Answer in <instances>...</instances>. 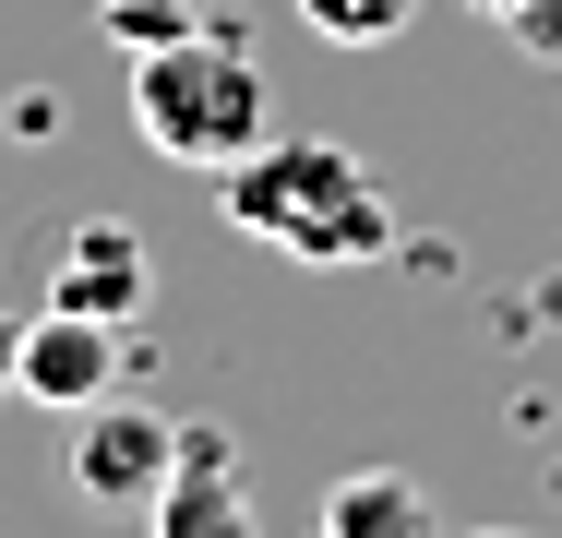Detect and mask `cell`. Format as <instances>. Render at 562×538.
I'll return each instance as SVG.
<instances>
[{"mask_svg": "<svg viewBox=\"0 0 562 538\" xmlns=\"http://www.w3.org/2000/svg\"><path fill=\"white\" fill-rule=\"evenodd\" d=\"M216 204L239 239H263L288 264H371V251H395L383 180L347 144H324V132H263L239 168H216Z\"/></svg>", "mask_w": 562, "mask_h": 538, "instance_id": "6da1fadb", "label": "cell"}, {"mask_svg": "<svg viewBox=\"0 0 562 538\" xmlns=\"http://www.w3.org/2000/svg\"><path fill=\"white\" fill-rule=\"evenodd\" d=\"M132 132L168 168H204L216 180V168H239L276 132V85H263V60L227 24H192V36H168V48L132 60Z\"/></svg>", "mask_w": 562, "mask_h": 538, "instance_id": "7a4b0ae2", "label": "cell"}, {"mask_svg": "<svg viewBox=\"0 0 562 538\" xmlns=\"http://www.w3.org/2000/svg\"><path fill=\"white\" fill-rule=\"evenodd\" d=\"M168 467H180V419L168 407H72L60 419V491L85 503V515H144L156 491H168Z\"/></svg>", "mask_w": 562, "mask_h": 538, "instance_id": "3957f363", "label": "cell"}, {"mask_svg": "<svg viewBox=\"0 0 562 538\" xmlns=\"http://www.w3.org/2000/svg\"><path fill=\"white\" fill-rule=\"evenodd\" d=\"M144 538H263L251 491H239V442H227V430L180 419V467H168V491L144 503Z\"/></svg>", "mask_w": 562, "mask_h": 538, "instance_id": "277c9868", "label": "cell"}, {"mask_svg": "<svg viewBox=\"0 0 562 538\" xmlns=\"http://www.w3.org/2000/svg\"><path fill=\"white\" fill-rule=\"evenodd\" d=\"M97 395H120V323L97 312H24V407H97Z\"/></svg>", "mask_w": 562, "mask_h": 538, "instance_id": "5b68a950", "label": "cell"}, {"mask_svg": "<svg viewBox=\"0 0 562 538\" xmlns=\"http://www.w3.org/2000/svg\"><path fill=\"white\" fill-rule=\"evenodd\" d=\"M48 300H60V312H97V323H132L156 300V251H144L120 215H85V227L60 239V264H48Z\"/></svg>", "mask_w": 562, "mask_h": 538, "instance_id": "8992f818", "label": "cell"}, {"mask_svg": "<svg viewBox=\"0 0 562 538\" xmlns=\"http://www.w3.org/2000/svg\"><path fill=\"white\" fill-rule=\"evenodd\" d=\"M324 538H431V491L407 467H347L324 491Z\"/></svg>", "mask_w": 562, "mask_h": 538, "instance_id": "52a82bcc", "label": "cell"}, {"mask_svg": "<svg viewBox=\"0 0 562 538\" xmlns=\"http://www.w3.org/2000/svg\"><path fill=\"white\" fill-rule=\"evenodd\" d=\"M407 12H419V0H300V24H312L324 48H395Z\"/></svg>", "mask_w": 562, "mask_h": 538, "instance_id": "ba28073f", "label": "cell"}, {"mask_svg": "<svg viewBox=\"0 0 562 538\" xmlns=\"http://www.w3.org/2000/svg\"><path fill=\"white\" fill-rule=\"evenodd\" d=\"M97 24H109V48H120V60H144V48L192 36L204 12H192V0H97Z\"/></svg>", "mask_w": 562, "mask_h": 538, "instance_id": "9c48e42d", "label": "cell"}, {"mask_svg": "<svg viewBox=\"0 0 562 538\" xmlns=\"http://www.w3.org/2000/svg\"><path fill=\"white\" fill-rule=\"evenodd\" d=\"M503 24H515V48H527V60H562V0H515Z\"/></svg>", "mask_w": 562, "mask_h": 538, "instance_id": "30bf717a", "label": "cell"}, {"mask_svg": "<svg viewBox=\"0 0 562 538\" xmlns=\"http://www.w3.org/2000/svg\"><path fill=\"white\" fill-rule=\"evenodd\" d=\"M0 395H24V312H0Z\"/></svg>", "mask_w": 562, "mask_h": 538, "instance_id": "8fae6325", "label": "cell"}, {"mask_svg": "<svg viewBox=\"0 0 562 538\" xmlns=\"http://www.w3.org/2000/svg\"><path fill=\"white\" fill-rule=\"evenodd\" d=\"M467 538H527V527H467Z\"/></svg>", "mask_w": 562, "mask_h": 538, "instance_id": "7c38bea8", "label": "cell"}, {"mask_svg": "<svg viewBox=\"0 0 562 538\" xmlns=\"http://www.w3.org/2000/svg\"><path fill=\"white\" fill-rule=\"evenodd\" d=\"M479 12H515V0H479Z\"/></svg>", "mask_w": 562, "mask_h": 538, "instance_id": "4fadbf2b", "label": "cell"}]
</instances>
